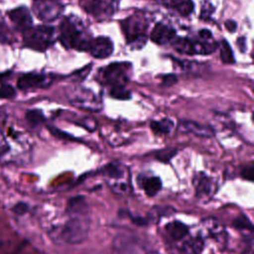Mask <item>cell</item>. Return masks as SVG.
I'll use <instances>...</instances> for the list:
<instances>
[{
  "mask_svg": "<svg viewBox=\"0 0 254 254\" xmlns=\"http://www.w3.org/2000/svg\"><path fill=\"white\" fill-rule=\"evenodd\" d=\"M60 40L65 48L85 51L88 49L90 38L80 20L74 16L64 18L60 26Z\"/></svg>",
  "mask_w": 254,
  "mask_h": 254,
  "instance_id": "obj_1",
  "label": "cell"
},
{
  "mask_svg": "<svg viewBox=\"0 0 254 254\" xmlns=\"http://www.w3.org/2000/svg\"><path fill=\"white\" fill-rule=\"evenodd\" d=\"M89 222L87 214H72L70 218L59 229H55L53 234L56 239L69 244L81 243L87 237Z\"/></svg>",
  "mask_w": 254,
  "mask_h": 254,
  "instance_id": "obj_2",
  "label": "cell"
},
{
  "mask_svg": "<svg viewBox=\"0 0 254 254\" xmlns=\"http://www.w3.org/2000/svg\"><path fill=\"white\" fill-rule=\"evenodd\" d=\"M147 24L143 17L132 16L122 22V30L126 36L128 44L133 49L142 48L147 41L145 34Z\"/></svg>",
  "mask_w": 254,
  "mask_h": 254,
  "instance_id": "obj_3",
  "label": "cell"
},
{
  "mask_svg": "<svg viewBox=\"0 0 254 254\" xmlns=\"http://www.w3.org/2000/svg\"><path fill=\"white\" fill-rule=\"evenodd\" d=\"M55 30L49 26L30 27L24 31V42L26 46L37 51L47 50L54 42Z\"/></svg>",
  "mask_w": 254,
  "mask_h": 254,
  "instance_id": "obj_4",
  "label": "cell"
},
{
  "mask_svg": "<svg viewBox=\"0 0 254 254\" xmlns=\"http://www.w3.org/2000/svg\"><path fill=\"white\" fill-rule=\"evenodd\" d=\"M129 63H113L101 70L102 80L111 86H124L128 81Z\"/></svg>",
  "mask_w": 254,
  "mask_h": 254,
  "instance_id": "obj_5",
  "label": "cell"
},
{
  "mask_svg": "<svg viewBox=\"0 0 254 254\" xmlns=\"http://www.w3.org/2000/svg\"><path fill=\"white\" fill-rule=\"evenodd\" d=\"M119 3L120 0H87L84 9L93 18L104 20L117 12Z\"/></svg>",
  "mask_w": 254,
  "mask_h": 254,
  "instance_id": "obj_6",
  "label": "cell"
},
{
  "mask_svg": "<svg viewBox=\"0 0 254 254\" xmlns=\"http://www.w3.org/2000/svg\"><path fill=\"white\" fill-rule=\"evenodd\" d=\"M34 14L43 22L56 20L63 11V6L56 0H33Z\"/></svg>",
  "mask_w": 254,
  "mask_h": 254,
  "instance_id": "obj_7",
  "label": "cell"
},
{
  "mask_svg": "<svg viewBox=\"0 0 254 254\" xmlns=\"http://www.w3.org/2000/svg\"><path fill=\"white\" fill-rule=\"evenodd\" d=\"M87 50L94 58L105 59L112 54L113 44L108 38L97 37L93 40H90Z\"/></svg>",
  "mask_w": 254,
  "mask_h": 254,
  "instance_id": "obj_8",
  "label": "cell"
},
{
  "mask_svg": "<svg viewBox=\"0 0 254 254\" xmlns=\"http://www.w3.org/2000/svg\"><path fill=\"white\" fill-rule=\"evenodd\" d=\"M70 102L73 105H76L81 108L91 109V110H98L99 107H97V101L92 92L86 89H78L74 92L72 95V98Z\"/></svg>",
  "mask_w": 254,
  "mask_h": 254,
  "instance_id": "obj_9",
  "label": "cell"
},
{
  "mask_svg": "<svg viewBox=\"0 0 254 254\" xmlns=\"http://www.w3.org/2000/svg\"><path fill=\"white\" fill-rule=\"evenodd\" d=\"M10 20L21 30L25 31L32 27V16L26 7H18L8 13Z\"/></svg>",
  "mask_w": 254,
  "mask_h": 254,
  "instance_id": "obj_10",
  "label": "cell"
},
{
  "mask_svg": "<svg viewBox=\"0 0 254 254\" xmlns=\"http://www.w3.org/2000/svg\"><path fill=\"white\" fill-rule=\"evenodd\" d=\"M176 37V31L170 26L164 24H157L151 32V40L159 45L167 44L172 42Z\"/></svg>",
  "mask_w": 254,
  "mask_h": 254,
  "instance_id": "obj_11",
  "label": "cell"
},
{
  "mask_svg": "<svg viewBox=\"0 0 254 254\" xmlns=\"http://www.w3.org/2000/svg\"><path fill=\"white\" fill-rule=\"evenodd\" d=\"M180 127L184 132L191 133L199 137H209L213 134V131L209 126H206L194 121H190V120L181 121Z\"/></svg>",
  "mask_w": 254,
  "mask_h": 254,
  "instance_id": "obj_12",
  "label": "cell"
},
{
  "mask_svg": "<svg viewBox=\"0 0 254 254\" xmlns=\"http://www.w3.org/2000/svg\"><path fill=\"white\" fill-rule=\"evenodd\" d=\"M195 194L199 198H205L210 195L212 190V182L211 180L204 175L203 173H199L195 176L193 180Z\"/></svg>",
  "mask_w": 254,
  "mask_h": 254,
  "instance_id": "obj_13",
  "label": "cell"
},
{
  "mask_svg": "<svg viewBox=\"0 0 254 254\" xmlns=\"http://www.w3.org/2000/svg\"><path fill=\"white\" fill-rule=\"evenodd\" d=\"M46 81V77L43 74L40 73H26L22 75L17 82V85L20 89L26 90V89H31L35 87H40L42 86Z\"/></svg>",
  "mask_w": 254,
  "mask_h": 254,
  "instance_id": "obj_14",
  "label": "cell"
},
{
  "mask_svg": "<svg viewBox=\"0 0 254 254\" xmlns=\"http://www.w3.org/2000/svg\"><path fill=\"white\" fill-rule=\"evenodd\" d=\"M157 2L175 9L182 16H189L193 11V2L191 0H156Z\"/></svg>",
  "mask_w": 254,
  "mask_h": 254,
  "instance_id": "obj_15",
  "label": "cell"
},
{
  "mask_svg": "<svg viewBox=\"0 0 254 254\" xmlns=\"http://www.w3.org/2000/svg\"><path fill=\"white\" fill-rule=\"evenodd\" d=\"M66 211L69 215L72 214H78V215H84L87 214L88 211V206L87 202L82 195H76L71 197L66 206Z\"/></svg>",
  "mask_w": 254,
  "mask_h": 254,
  "instance_id": "obj_16",
  "label": "cell"
},
{
  "mask_svg": "<svg viewBox=\"0 0 254 254\" xmlns=\"http://www.w3.org/2000/svg\"><path fill=\"white\" fill-rule=\"evenodd\" d=\"M166 231L173 240L180 241L188 234L189 229L180 221H172L166 225Z\"/></svg>",
  "mask_w": 254,
  "mask_h": 254,
  "instance_id": "obj_17",
  "label": "cell"
},
{
  "mask_svg": "<svg viewBox=\"0 0 254 254\" xmlns=\"http://www.w3.org/2000/svg\"><path fill=\"white\" fill-rule=\"evenodd\" d=\"M141 187L149 196H154L159 192L162 188V182L158 177H150V178H143L141 182Z\"/></svg>",
  "mask_w": 254,
  "mask_h": 254,
  "instance_id": "obj_18",
  "label": "cell"
},
{
  "mask_svg": "<svg viewBox=\"0 0 254 254\" xmlns=\"http://www.w3.org/2000/svg\"><path fill=\"white\" fill-rule=\"evenodd\" d=\"M172 45L176 51L179 53L183 54H188V55H192L194 54V49H193V42L186 39V38H178L175 40V38L172 40Z\"/></svg>",
  "mask_w": 254,
  "mask_h": 254,
  "instance_id": "obj_19",
  "label": "cell"
},
{
  "mask_svg": "<svg viewBox=\"0 0 254 254\" xmlns=\"http://www.w3.org/2000/svg\"><path fill=\"white\" fill-rule=\"evenodd\" d=\"M103 174L106 175L110 179H121L123 178L125 171L120 164L117 163H110L103 169Z\"/></svg>",
  "mask_w": 254,
  "mask_h": 254,
  "instance_id": "obj_20",
  "label": "cell"
},
{
  "mask_svg": "<svg viewBox=\"0 0 254 254\" xmlns=\"http://www.w3.org/2000/svg\"><path fill=\"white\" fill-rule=\"evenodd\" d=\"M173 126V122L165 119L161 121H152L150 123V127L156 134H167L170 132L171 128Z\"/></svg>",
  "mask_w": 254,
  "mask_h": 254,
  "instance_id": "obj_21",
  "label": "cell"
},
{
  "mask_svg": "<svg viewBox=\"0 0 254 254\" xmlns=\"http://www.w3.org/2000/svg\"><path fill=\"white\" fill-rule=\"evenodd\" d=\"M187 251H190L192 254H200L204 247L203 239L200 236H196L194 238H191L190 240L187 241L185 245Z\"/></svg>",
  "mask_w": 254,
  "mask_h": 254,
  "instance_id": "obj_22",
  "label": "cell"
},
{
  "mask_svg": "<svg viewBox=\"0 0 254 254\" xmlns=\"http://www.w3.org/2000/svg\"><path fill=\"white\" fill-rule=\"evenodd\" d=\"M220 59L224 64H233L234 63V56L233 52L229 46V44L222 40L220 44Z\"/></svg>",
  "mask_w": 254,
  "mask_h": 254,
  "instance_id": "obj_23",
  "label": "cell"
},
{
  "mask_svg": "<svg viewBox=\"0 0 254 254\" xmlns=\"http://www.w3.org/2000/svg\"><path fill=\"white\" fill-rule=\"evenodd\" d=\"M26 119L31 126H38L45 121L43 113L39 110H29L26 113Z\"/></svg>",
  "mask_w": 254,
  "mask_h": 254,
  "instance_id": "obj_24",
  "label": "cell"
},
{
  "mask_svg": "<svg viewBox=\"0 0 254 254\" xmlns=\"http://www.w3.org/2000/svg\"><path fill=\"white\" fill-rule=\"evenodd\" d=\"M110 96L116 99L125 100V99H129L131 97V94L124 86H111Z\"/></svg>",
  "mask_w": 254,
  "mask_h": 254,
  "instance_id": "obj_25",
  "label": "cell"
},
{
  "mask_svg": "<svg viewBox=\"0 0 254 254\" xmlns=\"http://www.w3.org/2000/svg\"><path fill=\"white\" fill-rule=\"evenodd\" d=\"M232 224L236 229H240V230L241 229H248L249 231L252 230V223L250 222V220L247 217H245L243 215L236 217L232 221Z\"/></svg>",
  "mask_w": 254,
  "mask_h": 254,
  "instance_id": "obj_26",
  "label": "cell"
},
{
  "mask_svg": "<svg viewBox=\"0 0 254 254\" xmlns=\"http://www.w3.org/2000/svg\"><path fill=\"white\" fill-rule=\"evenodd\" d=\"M177 154V150L176 149H173V148H166V149H163L161 151H159L157 153V159L162 161V162H169L175 155Z\"/></svg>",
  "mask_w": 254,
  "mask_h": 254,
  "instance_id": "obj_27",
  "label": "cell"
},
{
  "mask_svg": "<svg viewBox=\"0 0 254 254\" xmlns=\"http://www.w3.org/2000/svg\"><path fill=\"white\" fill-rule=\"evenodd\" d=\"M214 12V7L208 1H204L200 8V18L202 20H207Z\"/></svg>",
  "mask_w": 254,
  "mask_h": 254,
  "instance_id": "obj_28",
  "label": "cell"
},
{
  "mask_svg": "<svg viewBox=\"0 0 254 254\" xmlns=\"http://www.w3.org/2000/svg\"><path fill=\"white\" fill-rule=\"evenodd\" d=\"M15 95H16V91L11 85L4 84L0 87V98L10 99V98H13Z\"/></svg>",
  "mask_w": 254,
  "mask_h": 254,
  "instance_id": "obj_29",
  "label": "cell"
},
{
  "mask_svg": "<svg viewBox=\"0 0 254 254\" xmlns=\"http://www.w3.org/2000/svg\"><path fill=\"white\" fill-rule=\"evenodd\" d=\"M241 177L244 179V180H247V181H252L253 180V177H254V168H253V165H249L247 167H245L242 172H241Z\"/></svg>",
  "mask_w": 254,
  "mask_h": 254,
  "instance_id": "obj_30",
  "label": "cell"
},
{
  "mask_svg": "<svg viewBox=\"0 0 254 254\" xmlns=\"http://www.w3.org/2000/svg\"><path fill=\"white\" fill-rule=\"evenodd\" d=\"M28 209H29V206H28V204L25 203V202H18V203L15 204V205L13 206V208H12V210H13L15 213L19 214V215H22V214L26 213V212L28 211Z\"/></svg>",
  "mask_w": 254,
  "mask_h": 254,
  "instance_id": "obj_31",
  "label": "cell"
},
{
  "mask_svg": "<svg viewBox=\"0 0 254 254\" xmlns=\"http://www.w3.org/2000/svg\"><path fill=\"white\" fill-rule=\"evenodd\" d=\"M177 82V76L175 74H167L163 77V85L171 86Z\"/></svg>",
  "mask_w": 254,
  "mask_h": 254,
  "instance_id": "obj_32",
  "label": "cell"
},
{
  "mask_svg": "<svg viewBox=\"0 0 254 254\" xmlns=\"http://www.w3.org/2000/svg\"><path fill=\"white\" fill-rule=\"evenodd\" d=\"M49 129H50L51 133H53V134H54L55 136H57V137L64 138V139L69 138V140H71V139H70V136H69L68 134H66V133H64V132H63V131H61V130H59V129H57V128H55V127H49Z\"/></svg>",
  "mask_w": 254,
  "mask_h": 254,
  "instance_id": "obj_33",
  "label": "cell"
},
{
  "mask_svg": "<svg viewBox=\"0 0 254 254\" xmlns=\"http://www.w3.org/2000/svg\"><path fill=\"white\" fill-rule=\"evenodd\" d=\"M224 26H225V29H226L228 32H230V33H233V32L236 30V28H237V24H236V22L233 21V20H227V21L225 22Z\"/></svg>",
  "mask_w": 254,
  "mask_h": 254,
  "instance_id": "obj_34",
  "label": "cell"
},
{
  "mask_svg": "<svg viewBox=\"0 0 254 254\" xmlns=\"http://www.w3.org/2000/svg\"><path fill=\"white\" fill-rule=\"evenodd\" d=\"M7 150H8L7 143H6L5 139H4V137L2 136V134L0 133V156L3 155Z\"/></svg>",
  "mask_w": 254,
  "mask_h": 254,
  "instance_id": "obj_35",
  "label": "cell"
},
{
  "mask_svg": "<svg viewBox=\"0 0 254 254\" xmlns=\"http://www.w3.org/2000/svg\"><path fill=\"white\" fill-rule=\"evenodd\" d=\"M199 37H200V39H202L203 41H208V40L211 39L212 35H211L210 31L203 29V30H201V31L199 32Z\"/></svg>",
  "mask_w": 254,
  "mask_h": 254,
  "instance_id": "obj_36",
  "label": "cell"
},
{
  "mask_svg": "<svg viewBox=\"0 0 254 254\" xmlns=\"http://www.w3.org/2000/svg\"><path fill=\"white\" fill-rule=\"evenodd\" d=\"M237 44L240 46L241 51L244 52V48H245V40H244V38H239L238 41H237Z\"/></svg>",
  "mask_w": 254,
  "mask_h": 254,
  "instance_id": "obj_37",
  "label": "cell"
}]
</instances>
